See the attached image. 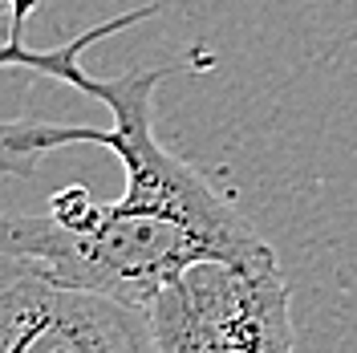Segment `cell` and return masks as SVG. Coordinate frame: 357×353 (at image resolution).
Listing matches in <instances>:
<instances>
[{"mask_svg": "<svg viewBox=\"0 0 357 353\" xmlns=\"http://www.w3.org/2000/svg\"><path fill=\"white\" fill-rule=\"evenodd\" d=\"M158 4L122 13L118 21L89 29L57 49L0 45V66H24L106 102L110 126L86 122H0V167L13 175H37V163L61 147L98 142L122 163L126 191L114 203H98L86 187H66L41 216L0 211V260H21L49 276L110 292L151 309L158 288L199 260H244L264 252L268 240L223 199L207 179L162 147L155 134V89L167 69H134L122 77H89L82 69L86 45L151 17Z\"/></svg>", "mask_w": 357, "mask_h": 353, "instance_id": "cell-1", "label": "cell"}, {"mask_svg": "<svg viewBox=\"0 0 357 353\" xmlns=\"http://www.w3.org/2000/svg\"><path fill=\"white\" fill-rule=\"evenodd\" d=\"M158 353H296L289 285L276 252L199 260L151 301Z\"/></svg>", "mask_w": 357, "mask_h": 353, "instance_id": "cell-2", "label": "cell"}, {"mask_svg": "<svg viewBox=\"0 0 357 353\" xmlns=\"http://www.w3.org/2000/svg\"><path fill=\"white\" fill-rule=\"evenodd\" d=\"M0 353H158L151 309L0 260Z\"/></svg>", "mask_w": 357, "mask_h": 353, "instance_id": "cell-3", "label": "cell"}, {"mask_svg": "<svg viewBox=\"0 0 357 353\" xmlns=\"http://www.w3.org/2000/svg\"><path fill=\"white\" fill-rule=\"evenodd\" d=\"M41 0H0V45H24V29Z\"/></svg>", "mask_w": 357, "mask_h": 353, "instance_id": "cell-4", "label": "cell"}]
</instances>
